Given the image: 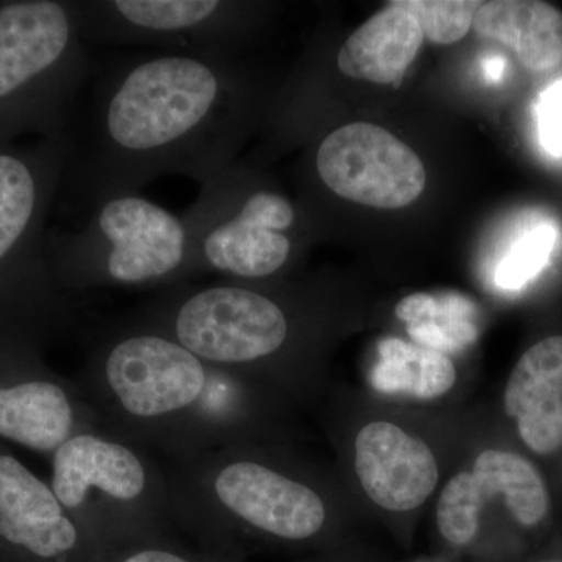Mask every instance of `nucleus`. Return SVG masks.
Returning <instances> with one entry per match:
<instances>
[{
    "mask_svg": "<svg viewBox=\"0 0 562 562\" xmlns=\"http://www.w3.org/2000/svg\"><path fill=\"white\" fill-rule=\"evenodd\" d=\"M244 113L246 92L227 58H121L95 79L87 111H77L60 194L91 209L165 176L205 183L227 168Z\"/></svg>",
    "mask_w": 562,
    "mask_h": 562,
    "instance_id": "1",
    "label": "nucleus"
},
{
    "mask_svg": "<svg viewBox=\"0 0 562 562\" xmlns=\"http://www.w3.org/2000/svg\"><path fill=\"white\" fill-rule=\"evenodd\" d=\"M76 383L103 430L172 461L233 446L250 409L241 379L136 321L95 347Z\"/></svg>",
    "mask_w": 562,
    "mask_h": 562,
    "instance_id": "2",
    "label": "nucleus"
},
{
    "mask_svg": "<svg viewBox=\"0 0 562 562\" xmlns=\"http://www.w3.org/2000/svg\"><path fill=\"white\" fill-rule=\"evenodd\" d=\"M65 166L63 143L0 146V331L41 350L76 319L47 257L46 225Z\"/></svg>",
    "mask_w": 562,
    "mask_h": 562,
    "instance_id": "3",
    "label": "nucleus"
},
{
    "mask_svg": "<svg viewBox=\"0 0 562 562\" xmlns=\"http://www.w3.org/2000/svg\"><path fill=\"white\" fill-rule=\"evenodd\" d=\"M166 473L180 532L213 552L235 557L241 531L306 542L327 520L325 503L312 486L232 446L173 461Z\"/></svg>",
    "mask_w": 562,
    "mask_h": 562,
    "instance_id": "4",
    "label": "nucleus"
},
{
    "mask_svg": "<svg viewBox=\"0 0 562 562\" xmlns=\"http://www.w3.org/2000/svg\"><path fill=\"white\" fill-rule=\"evenodd\" d=\"M92 69L72 0L0 2V146L68 143Z\"/></svg>",
    "mask_w": 562,
    "mask_h": 562,
    "instance_id": "5",
    "label": "nucleus"
},
{
    "mask_svg": "<svg viewBox=\"0 0 562 562\" xmlns=\"http://www.w3.org/2000/svg\"><path fill=\"white\" fill-rule=\"evenodd\" d=\"M50 468L55 497L103 561L133 543L180 538L168 473L146 447L94 428L63 442Z\"/></svg>",
    "mask_w": 562,
    "mask_h": 562,
    "instance_id": "6",
    "label": "nucleus"
},
{
    "mask_svg": "<svg viewBox=\"0 0 562 562\" xmlns=\"http://www.w3.org/2000/svg\"><path fill=\"white\" fill-rule=\"evenodd\" d=\"M47 257L55 283L68 294L98 288H172L195 277L183 217L139 192L95 203L80 231L49 232Z\"/></svg>",
    "mask_w": 562,
    "mask_h": 562,
    "instance_id": "7",
    "label": "nucleus"
},
{
    "mask_svg": "<svg viewBox=\"0 0 562 562\" xmlns=\"http://www.w3.org/2000/svg\"><path fill=\"white\" fill-rule=\"evenodd\" d=\"M181 217L195 277L217 272L265 280L286 268L294 254L297 210L286 195L257 187L239 169L227 166L210 177Z\"/></svg>",
    "mask_w": 562,
    "mask_h": 562,
    "instance_id": "8",
    "label": "nucleus"
},
{
    "mask_svg": "<svg viewBox=\"0 0 562 562\" xmlns=\"http://www.w3.org/2000/svg\"><path fill=\"white\" fill-rule=\"evenodd\" d=\"M87 44L146 47L165 54L227 58L244 21V5L224 0H77Z\"/></svg>",
    "mask_w": 562,
    "mask_h": 562,
    "instance_id": "9",
    "label": "nucleus"
},
{
    "mask_svg": "<svg viewBox=\"0 0 562 562\" xmlns=\"http://www.w3.org/2000/svg\"><path fill=\"white\" fill-rule=\"evenodd\" d=\"M41 351L0 331V441L50 458L70 436L101 424L79 384Z\"/></svg>",
    "mask_w": 562,
    "mask_h": 562,
    "instance_id": "10",
    "label": "nucleus"
},
{
    "mask_svg": "<svg viewBox=\"0 0 562 562\" xmlns=\"http://www.w3.org/2000/svg\"><path fill=\"white\" fill-rule=\"evenodd\" d=\"M314 171L339 198L382 210L409 205L427 184L416 151L369 122L342 125L325 136L314 157Z\"/></svg>",
    "mask_w": 562,
    "mask_h": 562,
    "instance_id": "11",
    "label": "nucleus"
},
{
    "mask_svg": "<svg viewBox=\"0 0 562 562\" xmlns=\"http://www.w3.org/2000/svg\"><path fill=\"white\" fill-rule=\"evenodd\" d=\"M0 562H103L44 482L0 441Z\"/></svg>",
    "mask_w": 562,
    "mask_h": 562,
    "instance_id": "12",
    "label": "nucleus"
},
{
    "mask_svg": "<svg viewBox=\"0 0 562 562\" xmlns=\"http://www.w3.org/2000/svg\"><path fill=\"white\" fill-rule=\"evenodd\" d=\"M355 469L366 494L387 512H412L438 484L435 454L391 422L366 425L355 442Z\"/></svg>",
    "mask_w": 562,
    "mask_h": 562,
    "instance_id": "13",
    "label": "nucleus"
},
{
    "mask_svg": "<svg viewBox=\"0 0 562 562\" xmlns=\"http://www.w3.org/2000/svg\"><path fill=\"white\" fill-rule=\"evenodd\" d=\"M505 412L517 419L520 438L532 452L562 447V336L525 351L505 390Z\"/></svg>",
    "mask_w": 562,
    "mask_h": 562,
    "instance_id": "14",
    "label": "nucleus"
},
{
    "mask_svg": "<svg viewBox=\"0 0 562 562\" xmlns=\"http://www.w3.org/2000/svg\"><path fill=\"white\" fill-rule=\"evenodd\" d=\"M424 38L416 18L397 2H391L342 44L338 69L351 79L398 87L416 60Z\"/></svg>",
    "mask_w": 562,
    "mask_h": 562,
    "instance_id": "15",
    "label": "nucleus"
},
{
    "mask_svg": "<svg viewBox=\"0 0 562 562\" xmlns=\"http://www.w3.org/2000/svg\"><path fill=\"white\" fill-rule=\"evenodd\" d=\"M473 27L505 44L525 68L549 72L562 63V13L539 0L480 2Z\"/></svg>",
    "mask_w": 562,
    "mask_h": 562,
    "instance_id": "16",
    "label": "nucleus"
},
{
    "mask_svg": "<svg viewBox=\"0 0 562 562\" xmlns=\"http://www.w3.org/2000/svg\"><path fill=\"white\" fill-rule=\"evenodd\" d=\"M450 482L479 516L495 494L505 498L514 519L524 527H535L549 512V492L542 476L530 461L516 453L486 450L476 458L472 472L458 473Z\"/></svg>",
    "mask_w": 562,
    "mask_h": 562,
    "instance_id": "17",
    "label": "nucleus"
},
{
    "mask_svg": "<svg viewBox=\"0 0 562 562\" xmlns=\"http://www.w3.org/2000/svg\"><path fill=\"white\" fill-rule=\"evenodd\" d=\"M379 357L373 386L380 391L431 401L447 394L457 382V369L447 353L419 344L387 338L379 344Z\"/></svg>",
    "mask_w": 562,
    "mask_h": 562,
    "instance_id": "18",
    "label": "nucleus"
},
{
    "mask_svg": "<svg viewBox=\"0 0 562 562\" xmlns=\"http://www.w3.org/2000/svg\"><path fill=\"white\" fill-rule=\"evenodd\" d=\"M409 336L428 349L460 350L479 336L475 306L460 294H412L395 308Z\"/></svg>",
    "mask_w": 562,
    "mask_h": 562,
    "instance_id": "19",
    "label": "nucleus"
},
{
    "mask_svg": "<svg viewBox=\"0 0 562 562\" xmlns=\"http://www.w3.org/2000/svg\"><path fill=\"white\" fill-rule=\"evenodd\" d=\"M397 3L416 18L424 36L442 46L468 35L480 7L475 0H397Z\"/></svg>",
    "mask_w": 562,
    "mask_h": 562,
    "instance_id": "20",
    "label": "nucleus"
},
{
    "mask_svg": "<svg viewBox=\"0 0 562 562\" xmlns=\"http://www.w3.org/2000/svg\"><path fill=\"white\" fill-rule=\"evenodd\" d=\"M557 232L550 225L543 224L520 236L512 250L498 265L495 280L505 290H517L528 280L538 276L549 261L554 247Z\"/></svg>",
    "mask_w": 562,
    "mask_h": 562,
    "instance_id": "21",
    "label": "nucleus"
},
{
    "mask_svg": "<svg viewBox=\"0 0 562 562\" xmlns=\"http://www.w3.org/2000/svg\"><path fill=\"white\" fill-rule=\"evenodd\" d=\"M103 562H236V558L183 542L180 538H161L124 547Z\"/></svg>",
    "mask_w": 562,
    "mask_h": 562,
    "instance_id": "22",
    "label": "nucleus"
},
{
    "mask_svg": "<svg viewBox=\"0 0 562 562\" xmlns=\"http://www.w3.org/2000/svg\"><path fill=\"white\" fill-rule=\"evenodd\" d=\"M539 140L553 157H562V79L542 92L538 103Z\"/></svg>",
    "mask_w": 562,
    "mask_h": 562,
    "instance_id": "23",
    "label": "nucleus"
},
{
    "mask_svg": "<svg viewBox=\"0 0 562 562\" xmlns=\"http://www.w3.org/2000/svg\"><path fill=\"white\" fill-rule=\"evenodd\" d=\"M483 69L484 72H486V77L490 80H501L503 69H505V61L502 60V58H490V60H486L483 63Z\"/></svg>",
    "mask_w": 562,
    "mask_h": 562,
    "instance_id": "24",
    "label": "nucleus"
},
{
    "mask_svg": "<svg viewBox=\"0 0 562 562\" xmlns=\"http://www.w3.org/2000/svg\"><path fill=\"white\" fill-rule=\"evenodd\" d=\"M549 562H561V561H549Z\"/></svg>",
    "mask_w": 562,
    "mask_h": 562,
    "instance_id": "25",
    "label": "nucleus"
}]
</instances>
